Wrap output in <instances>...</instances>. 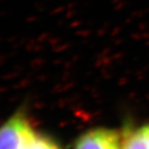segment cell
Here are the masks:
<instances>
[{"label":"cell","instance_id":"1","mask_svg":"<svg viewBox=\"0 0 149 149\" xmlns=\"http://www.w3.org/2000/svg\"><path fill=\"white\" fill-rule=\"evenodd\" d=\"M36 136L29 119L17 113L0 126V149H29Z\"/></svg>","mask_w":149,"mask_h":149},{"label":"cell","instance_id":"2","mask_svg":"<svg viewBox=\"0 0 149 149\" xmlns=\"http://www.w3.org/2000/svg\"><path fill=\"white\" fill-rule=\"evenodd\" d=\"M74 149H122V138L115 130L95 127L82 134Z\"/></svg>","mask_w":149,"mask_h":149},{"label":"cell","instance_id":"3","mask_svg":"<svg viewBox=\"0 0 149 149\" xmlns=\"http://www.w3.org/2000/svg\"><path fill=\"white\" fill-rule=\"evenodd\" d=\"M122 149H149V123L130 130L122 139Z\"/></svg>","mask_w":149,"mask_h":149},{"label":"cell","instance_id":"4","mask_svg":"<svg viewBox=\"0 0 149 149\" xmlns=\"http://www.w3.org/2000/svg\"><path fill=\"white\" fill-rule=\"evenodd\" d=\"M29 149H61L59 145L48 136L38 135L34 139Z\"/></svg>","mask_w":149,"mask_h":149}]
</instances>
